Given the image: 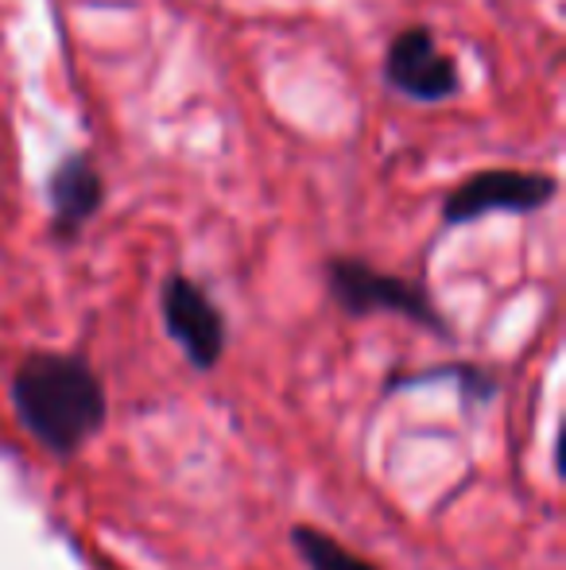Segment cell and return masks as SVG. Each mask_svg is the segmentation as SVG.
I'll use <instances>...</instances> for the list:
<instances>
[{"label": "cell", "mask_w": 566, "mask_h": 570, "mask_svg": "<svg viewBox=\"0 0 566 570\" xmlns=\"http://www.w3.org/2000/svg\"><path fill=\"white\" fill-rule=\"evenodd\" d=\"M12 407L51 454H75L106 423V389L78 353H31L12 373Z\"/></svg>", "instance_id": "cell-1"}, {"label": "cell", "mask_w": 566, "mask_h": 570, "mask_svg": "<svg viewBox=\"0 0 566 570\" xmlns=\"http://www.w3.org/2000/svg\"><path fill=\"white\" fill-rule=\"evenodd\" d=\"M326 284H330V295L338 299V307L354 318L380 311V315H400L435 334H450V326L438 315V307L430 303L424 287L404 276H393V272L373 268V264L357 261V256H334L326 264Z\"/></svg>", "instance_id": "cell-2"}, {"label": "cell", "mask_w": 566, "mask_h": 570, "mask_svg": "<svg viewBox=\"0 0 566 570\" xmlns=\"http://www.w3.org/2000/svg\"><path fill=\"white\" fill-rule=\"evenodd\" d=\"M559 179L547 171H520V167H485L474 171L443 198L446 226H469L489 214H536L555 203Z\"/></svg>", "instance_id": "cell-3"}, {"label": "cell", "mask_w": 566, "mask_h": 570, "mask_svg": "<svg viewBox=\"0 0 566 570\" xmlns=\"http://www.w3.org/2000/svg\"><path fill=\"white\" fill-rule=\"evenodd\" d=\"M385 82L419 106H438V101H450L461 94V70L438 47L430 28H404L388 43Z\"/></svg>", "instance_id": "cell-4"}, {"label": "cell", "mask_w": 566, "mask_h": 570, "mask_svg": "<svg viewBox=\"0 0 566 570\" xmlns=\"http://www.w3.org/2000/svg\"><path fill=\"white\" fill-rule=\"evenodd\" d=\"M159 315L171 342L187 353L195 368H214L226 353V315L202 292V284L187 276H167L159 292Z\"/></svg>", "instance_id": "cell-5"}, {"label": "cell", "mask_w": 566, "mask_h": 570, "mask_svg": "<svg viewBox=\"0 0 566 570\" xmlns=\"http://www.w3.org/2000/svg\"><path fill=\"white\" fill-rule=\"evenodd\" d=\"M106 203V179L86 151H70L47 175V206H51V233L59 240H75L98 218Z\"/></svg>", "instance_id": "cell-6"}, {"label": "cell", "mask_w": 566, "mask_h": 570, "mask_svg": "<svg viewBox=\"0 0 566 570\" xmlns=\"http://www.w3.org/2000/svg\"><path fill=\"white\" fill-rule=\"evenodd\" d=\"M295 548H299L307 570H377L341 543H334L326 532H315V528H295Z\"/></svg>", "instance_id": "cell-7"}]
</instances>
